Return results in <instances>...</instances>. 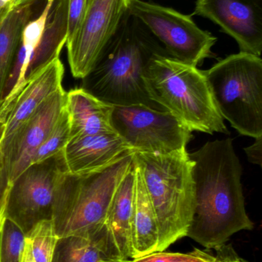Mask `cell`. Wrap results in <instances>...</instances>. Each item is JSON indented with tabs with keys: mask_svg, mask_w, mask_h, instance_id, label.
Here are the masks:
<instances>
[{
	"mask_svg": "<svg viewBox=\"0 0 262 262\" xmlns=\"http://www.w3.org/2000/svg\"><path fill=\"white\" fill-rule=\"evenodd\" d=\"M65 172L63 150L29 165L11 182L4 218L15 223L26 236L38 223L52 220L55 189Z\"/></svg>",
	"mask_w": 262,
	"mask_h": 262,
	"instance_id": "52a82bcc",
	"label": "cell"
},
{
	"mask_svg": "<svg viewBox=\"0 0 262 262\" xmlns=\"http://www.w3.org/2000/svg\"><path fill=\"white\" fill-rule=\"evenodd\" d=\"M245 152L247 155L248 160L253 164L261 166L262 157V137L255 138V142L251 146L245 148Z\"/></svg>",
	"mask_w": 262,
	"mask_h": 262,
	"instance_id": "4316f807",
	"label": "cell"
},
{
	"mask_svg": "<svg viewBox=\"0 0 262 262\" xmlns=\"http://www.w3.org/2000/svg\"><path fill=\"white\" fill-rule=\"evenodd\" d=\"M158 221V252L187 236L195 206L192 162L186 149L168 154L134 152Z\"/></svg>",
	"mask_w": 262,
	"mask_h": 262,
	"instance_id": "277c9868",
	"label": "cell"
},
{
	"mask_svg": "<svg viewBox=\"0 0 262 262\" xmlns=\"http://www.w3.org/2000/svg\"><path fill=\"white\" fill-rule=\"evenodd\" d=\"M149 98L189 130L229 134L203 71L168 55L152 57L145 71Z\"/></svg>",
	"mask_w": 262,
	"mask_h": 262,
	"instance_id": "3957f363",
	"label": "cell"
},
{
	"mask_svg": "<svg viewBox=\"0 0 262 262\" xmlns=\"http://www.w3.org/2000/svg\"><path fill=\"white\" fill-rule=\"evenodd\" d=\"M63 75L64 66L56 58L25 86L8 114L0 145L5 144L48 98L63 88Z\"/></svg>",
	"mask_w": 262,
	"mask_h": 262,
	"instance_id": "9a60e30c",
	"label": "cell"
},
{
	"mask_svg": "<svg viewBox=\"0 0 262 262\" xmlns=\"http://www.w3.org/2000/svg\"><path fill=\"white\" fill-rule=\"evenodd\" d=\"M261 12L258 0H197L194 13L219 26L235 38L240 52L261 57Z\"/></svg>",
	"mask_w": 262,
	"mask_h": 262,
	"instance_id": "8fae6325",
	"label": "cell"
},
{
	"mask_svg": "<svg viewBox=\"0 0 262 262\" xmlns=\"http://www.w3.org/2000/svg\"><path fill=\"white\" fill-rule=\"evenodd\" d=\"M13 9V0H0V24Z\"/></svg>",
	"mask_w": 262,
	"mask_h": 262,
	"instance_id": "83f0119b",
	"label": "cell"
},
{
	"mask_svg": "<svg viewBox=\"0 0 262 262\" xmlns=\"http://www.w3.org/2000/svg\"><path fill=\"white\" fill-rule=\"evenodd\" d=\"M134 161V160H133ZM133 210L131 222L132 260L158 252L159 232L153 206L135 163Z\"/></svg>",
	"mask_w": 262,
	"mask_h": 262,
	"instance_id": "ac0fdd59",
	"label": "cell"
},
{
	"mask_svg": "<svg viewBox=\"0 0 262 262\" xmlns=\"http://www.w3.org/2000/svg\"><path fill=\"white\" fill-rule=\"evenodd\" d=\"M26 236L9 219L0 224V262H21Z\"/></svg>",
	"mask_w": 262,
	"mask_h": 262,
	"instance_id": "603a6c76",
	"label": "cell"
},
{
	"mask_svg": "<svg viewBox=\"0 0 262 262\" xmlns=\"http://www.w3.org/2000/svg\"><path fill=\"white\" fill-rule=\"evenodd\" d=\"M52 262H126L106 223L58 238Z\"/></svg>",
	"mask_w": 262,
	"mask_h": 262,
	"instance_id": "2e32d148",
	"label": "cell"
},
{
	"mask_svg": "<svg viewBox=\"0 0 262 262\" xmlns=\"http://www.w3.org/2000/svg\"><path fill=\"white\" fill-rule=\"evenodd\" d=\"M113 108L82 88L67 92L66 109L72 138L115 133L112 124Z\"/></svg>",
	"mask_w": 262,
	"mask_h": 262,
	"instance_id": "e0dca14e",
	"label": "cell"
},
{
	"mask_svg": "<svg viewBox=\"0 0 262 262\" xmlns=\"http://www.w3.org/2000/svg\"><path fill=\"white\" fill-rule=\"evenodd\" d=\"M21 262H35L32 252L30 242L27 238H26L24 249H23V255H22Z\"/></svg>",
	"mask_w": 262,
	"mask_h": 262,
	"instance_id": "f1b7e54d",
	"label": "cell"
},
{
	"mask_svg": "<svg viewBox=\"0 0 262 262\" xmlns=\"http://www.w3.org/2000/svg\"><path fill=\"white\" fill-rule=\"evenodd\" d=\"M10 186V172L4 154L0 149V224L4 218L6 196Z\"/></svg>",
	"mask_w": 262,
	"mask_h": 262,
	"instance_id": "484cf974",
	"label": "cell"
},
{
	"mask_svg": "<svg viewBox=\"0 0 262 262\" xmlns=\"http://www.w3.org/2000/svg\"><path fill=\"white\" fill-rule=\"evenodd\" d=\"M155 55L169 54L128 12L92 70L82 79V89L114 107L143 105L166 112L149 98L143 79Z\"/></svg>",
	"mask_w": 262,
	"mask_h": 262,
	"instance_id": "7a4b0ae2",
	"label": "cell"
},
{
	"mask_svg": "<svg viewBox=\"0 0 262 262\" xmlns=\"http://www.w3.org/2000/svg\"><path fill=\"white\" fill-rule=\"evenodd\" d=\"M71 139L70 120L66 105L52 130L35 152L32 163L43 161L61 152Z\"/></svg>",
	"mask_w": 262,
	"mask_h": 262,
	"instance_id": "44dd1931",
	"label": "cell"
},
{
	"mask_svg": "<svg viewBox=\"0 0 262 262\" xmlns=\"http://www.w3.org/2000/svg\"><path fill=\"white\" fill-rule=\"evenodd\" d=\"M5 131V123L0 121V142L2 141V139L3 137Z\"/></svg>",
	"mask_w": 262,
	"mask_h": 262,
	"instance_id": "4dcf8cb0",
	"label": "cell"
},
{
	"mask_svg": "<svg viewBox=\"0 0 262 262\" xmlns=\"http://www.w3.org/2000/svg\"><path fill=\"white\" fill-rule=\"evenodd\" d=\"M63 88L48 98L5 144L0 145L10 172V183L32 163L66 105Z\"/></svg>",
	"mask_w": 262,
	"mask_h": 262,
	"instance_id": "7c38bea8",
	"label": "cell"
},
{
	"mask_svg": "<svg viewBox=\"0 0 262 262\" xmlns=\"http://www.w3.org/2000/svg\"><path fill=\"white\" fill-rule=\"evenodd\" d=\"M189 157L195 206L186 237L206 249H216L237 232L252 230L241 185L243 167L233 140L207 142Z\"/></svg>",
	"mask_w": 262,
	"mask_h": 262,
	"instance_id": "6da1fadb",
	"label": "cell"
},
{
	"mask_svg": "<svg viewBox=\"0 0 262 262\" xmlns=\"http://www.w3.org/2000/svg\"><path fill=\"white\" fill-rule=\"evenodd\" d=\"M68 0H54L39 42L23 68L15 89L0 107V121L8 114L25 86L51 62L59 58L67 41Z\"/></svg>",
	"mask_w": 262,
	"mask_h": 262,
	"instance_id": "4fadbf2b",
	"label": "cell"
},
{
	"mask_svg": "<svg viewBox=\"0 0 262 262\" xmlns=\"http://www.w3.org/2000/svg\"><path fill=\"white\" fill-rule=\"evenodd\" d=\"M112 124L134 152L171 154L186 149L192 137L169 112L143 105L115 106Z\"/></svg>",
	"mask_w": 262,
	"mask_h": 262,
	"instance_id": "9c48e42d",
	"label": "cell"
},
{
	"mask_svg": "<svg viewBox=\"0 0 262 262\" xmlns=\"http://www.w3.org/2000/svg\"><path fill=\"white\" fill-rule=\"evenodd\" d=\"M213 255L195 249L189 253H172L156 252L146 256L132 260L130 262H215Z\"/></svg>",
	"mask_w": 262,
	"mask_h": 262,
	"instance_id": "cb8c5ba5",
	"label": "cell"
},
{
	"mask_svg": "<svg viewBox=\"0 0 262 262\" xmlns=\"http://www.w3.org/2000/svg\"><path fill=\"white\" fill-rule=\"evenodd\" d=\"M133 154L101 170L86 174L65 172L60 177L52 219L58 238L105 223L115 190L133 164Z\"/></svg>",
	"mask_w": 262,
	"mask_h": 262,
	"instance_id": "5b68a950",
	"label": "cell"
},
{
	"mask_svg": "<svg viewBox=\"0 0 262 262\" xmlns=\"http://www.w3.org/2000/svg\"><path fill=\"white\" fill-rule=\"evenodd\" d=\"M238 262H249L246 261V260L243 259L241 258H239V259H238Z\"/></svg>",
	"mask_w": 262,
	"mask_h": 262,
	"instance_id": "1f68e13d",
	"label": "cell"
},
{
	"mask_svg": "<svg viewBox=\"0 0 262 262\" xmlns=\"http://www.w3.org/2000/svg\"><path fill=\"white\" fill-rule=\"evenodd\" d=\"M133 152L116 133L74 137L63 149L67 171L72 174L101 170Z\"/></svg>",
	"mask_w": 262,
	"mask_h": 262,
	"instance_id": "5bb4252c",
	"label": "cell"
},
{
	"mask_svg": "<svg viewBox=\"0 0 262 262\" xmlns=\"http://www.w3.org/2000/svg\"><path fill=\"white\" fill-rule=\"evenodd\" d=\"M88 0H68L67 41L70 42L78 32L87 7Z\"/></svg>",
	"mask_w": 262,
	"mask_h": 262,
	"instance_id": "d4e9b609",
	"label": "cell"
},
{
	"mask_svg": "<svg viewBox=\"0 0 262 262\" xmlns=\"http://www.w3.org/2000/svg\"><path fill=\"white\" fill-rule=\"evenodd\" d=\"M127 13V0H88L81 26L66 45L74 78L83 79L92 70Z\"/></svg>",
	"mask_w": 262,
	"mask_h": 262,
	"instance_id": "30bf717a",
	"label": "cell"
},
{
	"mask_svg": "<svg viewBox=\"0 0 262 262\" xmlns=\"http://www.w3.org/2000/svg\"><path fill=\"white\" fill-rule=\"evenodd\" d=\"M135 184V169L133 161V164L115 190L105 222L125 261L132 260L131 222Z\"/></svg>",
	"mask_w": 262,
	"mask_h": 262,
	"instance_id": "d6986e66",
	"label": "cell"
},
{
	"mask_svg": "<svg viewBox=\"0 0 262 262\" xmlns=\"http://www.w3.org/2000/svg\"><path fill=\"white\" fill-rule=\"evenodd\" d=\"M32 6L14 8L0 24V107L19 47L22 34L32 16Z\"/></svg>",
	"mask_w": 262,
	"mask_h": 262,
	"instance_id": "ffe728a7",
	"label": "cell"
},
{
	"mask_svg": "<svg viewBox=\"0 0 262 262\" xmlns=\"http://www.w3.org/2000/svg\"><path fill=\"white\" fill-rule=\"evenodd\" d=\"M38 0H13L14 8L23 7V6H32Z\"/></svg>",
	"mask_w": 262,
	"mask_h": 262,
	"instance_id": "f546056e",
	"label": "cell"
},
{
	"mask_svg": "<svg viewBox=\"0 0 262 262\" xmlns=\"http://www.w3.org/2000/svg\"><path fill=\"white\" fill-rule=\"evenodd\" d=\"M127 5L129 13L164 45L169 56L195 67L210 56L217 38L189 15L143 0H127Z\"/></svg>",
	"mask_w": 262,
	"mask_h": 262,
	"instance_id": "ba28073f",
	"label": "cell"
},
{
	"mask_svg": "<svg viewBox=\"0 0 262 262\" xmlns=\"http://www.w3.org/2000/svg\"><path fill=\"white\" fill-rule=\"evenodd\" d=\"M26 238L30 242L35 262H52L58 239L52 220L38 223Z\"/></svg>",
	"mask_w": 262,
	"mask_h": 262,
	"instance_id": "7402d4cb",
	"label": "cell"
},
{
	"mask_svg": "<svg viewBox=\"0 0 262 262\" xmlns=\"http://www.w3.org/2000/svg\"><path fill=\"white\" fill-rule=\"evenodd\" d=\"M130 261H126V262H130Z\"/></svg>",
	"mask_w": 262,
	"mask_h": 262,
	"instance_id": "d6a6232c",
	"label": "cell"
},
{
	"mask_svg": "<svg viewBox=\"0 0 262 262\" xmlns=\"http://www.w3.org/2000/svg\"><path fill=\"white\" fill-rule=\"evenodd\" d=\"M223 119L240 134L262 137V60L241 52L203 71Z\"/></svg>",
	"mask_w": 262,
	"mask_h": 262,
	"instance_id": "8992f818",
	"label": "cell"
}]
</instances>
